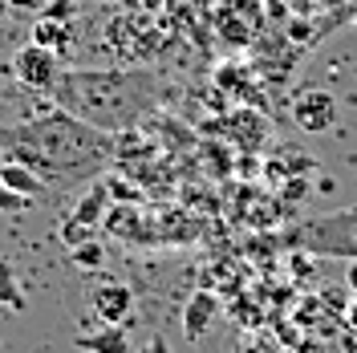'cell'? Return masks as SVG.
Listing matches in <instances>:
<instances>
[{
    "label": "cell",
    "mask_w": 357,
    "mask_h": 353,
    "mask_svg": "<svg viewBox=\"0 0 357 353\" xmlns=\"http://www.w3.org/2000/svg\"><path fill=\"white\" fill-rule=\"evenodd\" d=\"M220 296L215 292H207V288H199V292H191V301L183 305V337L187 341H203L207 333H211V325L220 321Z\"/></svg>",
    "instance_id": "7"
},
{
    "label": "cell",
    "mask_w": 357,
    "mask_h": 353,
    "mask_svg": "<svg viewBox=\"0 0 357 353\" xmlns=\"http://www.w3.org/2000/svg\"><path fill=\"white\" fill-rule=\"evenodd\" d=\"M69 260L77 268H86V272H98V268L106 264V248H102V240L93 236V240L77 243V248H69Z\"/></svg>",
    "instance_id": "13"
},
{
    "label": "cell",
    "mask_w": 357,
    "mask_h": 353,
    "mask_svg": "<svg viewBox=\"0 0 357 353\" xmlns=\"http://www.w3.org/2000/svg\"><path fill=\"white\" fill-rule=\"evenodd\" d=\"M41 17H49V21H73L77 17V0H45Z\"/></svg>",
    "instance_id": "14"
},
{
    "label": "cell",
    "mask_w": 357,
    "mask_h": 353,
    "mask_svg": "<svg viewBox=\"0 0 357 353\" xmlns=\"http://www.w3.org/2000/svg\"><path fill=\"white\" fill-rule=\"evenodd\" d=\"M296 243L321 252V256H345L357 260V211H333L325 220H312L296 232Z\"/></svg>",
    "instance_id": "3"
},
{
    "label": "cell",
    "mask_w": 357,
    "mask_h": 353,
    "mask_svg": "<svg viewBox=\"0 0 357 353\" xmlns=\"http://www.w3.org/2000/svg\"><path fill=\"white\" fill-rule=\"evenodd\" d=\"M73 345L82 353H130V337H126L122 325H106V329H98V333L73 337Z\"/></svg>",
    "instance_id": "9"
},
{
    "label": "cell",
    "mask_w": 357,
    "mask_h": 353,
    "mask_svg": "<svg viewBox=\"0 0 357 353\" xmlns=\"http://www.w3.org/2000/svg\"><path fill=\"white\" fill-rule=\"evenodd\" d=\"M292 122L301 126L305 134H325L329 126L337 122V102L333 93H325V89H301L296 98H292Z\"/></svg>",
    "instance_id": "5"
},
{
    "label": "cell",
    "mask_w": 357,
    "mask_h": 353,
    "mask_svg": "<svg viewBox=\"0 0 357 353\" xmlns=\"http://www.w3.org/2000/svg\"><path fill=\"white\" fill-rule=\"evenodd\" d=\"M345 285L357 292V260H349V268H345Z\"/></svg>",
    "instance_id": "20"
},
{
    "label": "cell",
    "mask_w": 357,
    "mask_h": 353,
    "mask_svg": "<svg viewBox=\"0 0 357 353\" xmlns=\"http://www.w3.org/2000/svg\"><path fill=\"white\" fill-rule=\"evenodd\" d=\"M13 77L29 89H41V93H53L57 77H61V57L45 45L29 41L13 53Z\"/></svg>",
    "instance_id": "4"
},
{
    "label": "cell",
    "mask_w": 357,
    "mask_h": 353,
    "mask_svg": "<svg viewBox=\"0 0 357 353\" xmlns=\"http://www.w3.org/2000/svg\"><path fill=\"white\" fill-rule=\"evenodd\" d=\"M89 309H93L98 321H106V325H126L134 317L130 285H122V280H102V285L89 292Z\"/></svg>",
    "instance_id": "6"
},
{
    "label": "cell",
    "mask_w": 357,
    "mask_h": 353,
    "mask_svg": "<svg viewBox=\"0 0 357 353\" xmlns=\"http://www.w3.org/2000/svg\"><path fill=\"white\" fill-rule=\"evenodd\" d=\"M309 33H312L309 21H289V37H292V41H305Z\"/></svg>",
    "instance_id": "18"
},
{
    "label": "cell",
    "mask_w": 357,
    "mask_h": 353,
    "mask_svg": "<svg viewBox=\"0 0 357 353\" xmlns=\"http://www.w3.org/2000/svg\"><path fill=\"white\" fill-rule=\"evenodd\" d=\"M134 353H171V341H167V337H146Z\"/></svg>",
    "instance_id": "16"
},
{
    "label": "cell",
    "mask_w": 357,
    "mask_h": 353,
    "mask_svg": "<svg viewBox=\"0 0 357 353\" xmlns=\"http://www.w3.org/2000/svg\"><path fill=\"white\" fill-rule=\"evenodd\" d=\"M0 138L17 155V163L33 167L45 183L49 179L93 175L114 155L110 134L66 110L53 114V118H41V122H24L17 130H0Z\"/></svg>",
    "instance_id": "2"
},
{
    "label": "cell",
    "mask_w": 357,
    "mask_h": 353,
    "mask_svg": "<svg viewBox=\"0 0 357 353\" xmlns=\"http://www.w3.org/2000/svg\"><path fill=\"white\" fill-rule=\"evenodd\" d=\"M8 8H13V0H0V21L8 17Z\"/></svg>",
    "instance_id": "21"
},
{
    "label": "cell",
    "mask_w": 357,
    "mask_h": 353,
    "mask_svg": "<svg viewBox=\"0 0 357 353\" xmlns=\"http://www.w3.org/2000/svg\"><path fill=\"white\" fill-rule=\"evenodd\" d=\"M0 305L13 313H24L29 309V301H24V288L17 285V268L8 264V260H0Z\"/></svg>",
    "instance_id": "12"
},
{
    "label": "cell",
    "mask_w": 357,
    "mask_h": 353,
    "mask_svg": "<svg viewBox=\"0 0 357 353\" xmlns=\"http://www.w3.org/2000/svg\"><path fill=\"white\" fill-rule=\"evenodd\" d=\"M0 183L8 187V191H17V195H29V199H41L45 195V179L33 171V167H24V163H4L0 167Z\"/></svg>",
    "instance_id": "10"
},
{
    "label": "cell",
    "mask_w": 357,
    "mask_h": 353,
    "mask_svg": "<svg viewBox=\"0 0 357 353\" xmlns=\"http://www.w3.org/2000/svg\"><path fill=\"white\" fill-rule=\"evenodd\" d=\"M29 41L45 45V49H53L61 57V53L73 49V29H69V21H49V17H41V21L33 24V37Z\"/></svg>",
    "instance_id": "11"
},
{
    "label": "cell",
    "mask_w": 357,
    "mask_h": 353,
    "mask_svg": "<svg viewBox=\"0 0 357 353\" xmlns=\"http://www.w3.org/2000/svg\"><path fill=\"white\" fill-rule=\"evenodd\" d=\"M167 4H171V0H138V8H142V13H162Z\"/></svg>",
    "instance_id": "19"
},
{
    "label": "cell",
    "mask_w": 357,
    "mask_h": 353,
    "mask_svg": "<svg viewBox=\"0 0 357 353\" xmlns=\"http://www.w3.org/2000/svg\"><path fill=\"white\" fill-rule=\"evenodd\" d=\"M29 195H17V191H8L4 183H0V211H8V216H17V211H29Z\"/></svg>",
    "instance_id": "15"
},
{
    "label": "cell",
    "mask_w": 357,
    "mask_h": 353,
    "mask_svg": "<svg viewBox=\"0 0 357 353\" xmlns=\"http://www.w3.org/2000/svg\"><path fill=\"white\" fill-rule=\"evenodd\" d=\"M305 191H309V183H305V179H289V183H284V195H289V199H301Z\"/></svg>",
    "instance_id": "17"
},
{
    "label": "cell",
    "mask_w": 357,
    "mask_h": 353,
    "mask_svg": "<svg viewBox=\"0 0 357 353\" xmlns=\"http://www.w3.org/2000/svg\"><path fill=\"white\" fill-rule=\"evenodd\" d=\"M106 211H110V183H93L86 195L77 199V207L69 211V220L98 232V223L106 220Z\"/></svg>",
    "instance_id": "8"
},
{
    "label": "cell",
    "mask_w": 357,
    "mask_h": 353,
    "mask_svg": "<svg viewBox=\"0 0 357 353\" xmlns=\"http://www.w3.org/2000/svg\"><path fill=\"white\" fill-rule=\"evenodd\" d=\"M53 102L106 134H126L158 106V77L146 69H73L53 86Z\"/></svg>",
    "instance_id": "1"
}]
</instances>
